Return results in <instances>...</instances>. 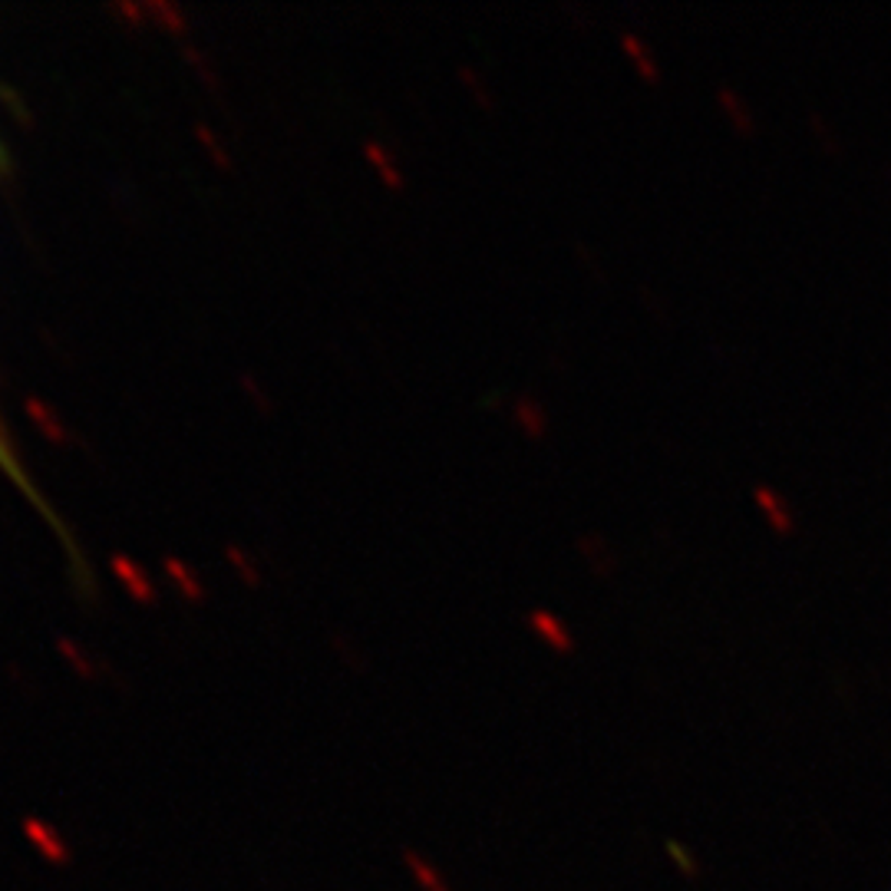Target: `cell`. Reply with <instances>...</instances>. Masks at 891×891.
I'll list each match as a JSON object with an SVG mask.
<instances>
[{
    "instance_id": "obj_3",
    "label": "cell",
    "mask_w": 891,
    "mask_h": 891,
    "mask_svg": "<svg viewBox=\"0 0 891 891\" xmlns=\"http://www.w3.org/2000/svg\"><path fill=\"white\" fill-rule=\"evenodd\" d=\"M717 99H720L723 113L730 117V123H733L736 130H743V133H753V130H756V117H753L749 102H746L733 86L720 83V86H717Z\"/></svg>"
},
{
    "instance_id": "obj_2",
    "label": "cell",
    "mask_w": 891,
    "mask_h": 891,
    "mask_svg": "<svg viewBox=\"0 0 891 891\" xmlns=\"http://www.w3.org/2000/svg\"><path fill=\"white\" fill-rule=\"evenodd\" d=\"M621 47H624V53L631 57V63L640 70L644 80H657V76H660V63H657L654 50H650V44H647L637 30H621Z\"/></svg>"
},
{
    "instance_id": "obj_5",
    "label": "cell",
    "mask_w": 891,
    "mask_h": 891,
    "mask_svg": "<svg viewBox=\"0 0 891 891\" xmlns=\"http://www.w3.org/2000/svg\"><path fill=\"white\" fill-rule=\"evenodd\" d=\"M0 466H4L8 473H11V479H17L24 489H30L27 483H24V473H21V466L14 463V453H11V446H8V439H4V429H0Z\"/></svg>"
},
{
    "instance_id": "obj_1",
    "label": "cell",
    "mask_w": 891,
    "mask_h": 891,
    "mask_svg": "<svg viewBox=\"0 0 891 891\" xmlns=\"http://www.w3.org/2000/svg\"><path fill=\"white\" fill-rule=\"evenodd\" d=\"M753 502L759 505V512L769 518V525H772L776 532H793L796 512H793V505L786 502V496L779 492V489H772V486H756V489H753Z\"/></svg>"
},
{
    "instance_id": "obj_4",
    "label": "cell",
    "mask_w": 891,
    "mask_h": 891,
    "mask_svg": "<svg viewBox=\"0 0 891 891\" xmlns=\"http://www.w3.org/2000/svg\"><path fill=\"white\" fill-rule=\"evenodd\" d=\"M532 624L551 640V644H559V647H569L572 644V631L562 618H554L548 611H532Z\"/></svg>"
}]
</instances>
